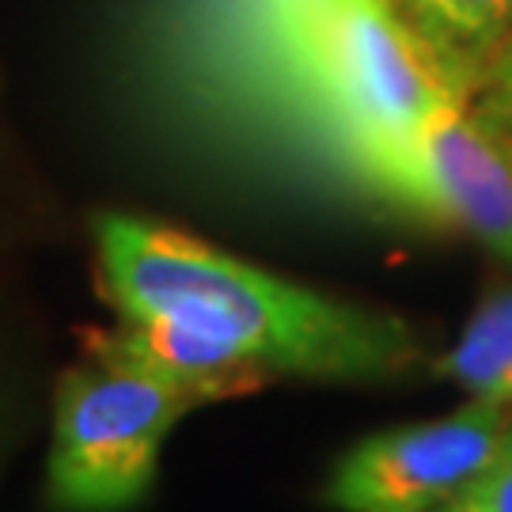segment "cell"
Masks as SVG:
<instances>
[{
	"label": "cell",
	"instance_id": "3957f363",
	"mask_svg": "<svg viewBox=\"0 0 512 512\" xmlns=\"http://www.w3.org/2000/svg\"><path fill=\"white\" fill-rule=\"evenodd\" d=\"M202 399L145 368L88 353L57 387L50 501L61 512H122L148 494L175 421Z\"/></svg>",
	"mask_w": 512,
	"mask_h": 512
},
{
	"label": "cell",
	"instance_id": "277c9868",
	"mask_svg": "<svg viewBox=\"0 0 512 512\" xmlns=\"http://www.w3.org/2000/svg\"><path fill=\"white\" fill-rule=\"evenodd\" d=\"M342 152L387 198L471 232L512 262V145L463 99H444L418 126L353 141Z\"/></svg>",
	"mask_w": 512,
	"mask_h": 512
},
{
	"label": "cell",
	"instance_id": "52a82bcc",
	"mask_svg": "<svg viewBox=\"0 0 512 512\" xmlns=\"http://www.w3.org/2000/svg\"><path fill=\"white\" fill-rule=\"evenodd\" d=\"M444 88L467 103L478 73L512 31V0H384Z\"/></svg>",
	"mask_w": 512,
	"mask_h": 512
},
{
	"label": "cell",
	"instance_id": "7a4b0ae2",
	"mask_svg": "<svg viewBox=\"0 0 512 512\" xmlns=\"http://www.w3.org/2000/svg\"><path fill=\"white\" fill-rule=\"evenodd\" d=\"M255 12L342 148L403 133L456 99L384 0H255Z\"/></svg>",
	"mask_w": 512,
	"mask_h": 512
},
{
	"label": "cell",
	"instance_id": "8992f818",
	"mask_svg": "<svg viewBox=\"0 0 512 512\" xmlns=\"http://www.w3.org/2000/svg\"><path fill=\"white\" fill-rule=\"evenodd\" d=\"M88 353L145 368L167 384L194 391L202 403L247 395L270 380L266 368H258L228 342L164 315H137L114 330H95L88 338Z\"/></svg>",
	"mask_w": 512,
	"mask_h": 512
},
{
	"label": "cell",
	"instance_id": "ba28073f",
	"mask_svg": "<svg viewBox=\"0 0 512 512\" xmlns=\"http://www.w3.org/2000/svg\"><path fill=\"white\" fill-rule=\"evenodd\" d=\"M471 399H490L512 410V281H501L478 300L459 342L437 365Z\"/></svg>",
	"mask_w": 512,
	"mask_h": 512
},
{
	"label": "cell",
	"instance_id": "30bf717a",
	"mask_svg": "<svg viewBox=\"0 0 512 512\" xmlns=\"http://www.w3.org/2000/svg\"><path fill=\"white\" fill-rule=\"evenodd\" d=\"M440 512H512V418L494 459Z\"/></svg>",
	"mask_w": 512,
	"mask_h": 512
},
{
	"label": "cell",
	"instance_id": "6da1fadb",
	"mask_svg": "<svg viewBox=\"0 0 512 512\" xmlns=\"http://www.w3.org/2000/svg\"><path fill=\"white\" fill-rule=\"evenodd\" d=\"M103 289L122 319L164 315L251 357L315 380H387L418 357L399 315L266 274L202 239L133 217L95 224Z\"/></svg>",
	"mask_w": 512,
	"mask_h": 512
},
{
	"label": "cell",
	"instance_id": "5b68a950",
	"mask_svg": "<svg viewBox=\"0 0 512 512\" xmlns=\"http://www.w3.org/2000/svg\"><path fill=\"white\" fill-rule=\"evenodd\" d=\"M509 418V406L471 399L437 421L365 437L338 459L327 505L342 512H440L494 459Z\"/></svg>",
	"mask_w": 512,
	"mask_h": 512
},
{
	"label": "cell",
	"instance_id": "9c48e42d",
	"mask_svg": "<svg viewBox=\"0 0 512 512\" xmlns=\"http://www.w3.org/2000/svg\"><path fill=\"white\" fill-rule=\"evenodd\" d=\"M467 107L482 126H490L497 137L512 145V31L497 46L486 69L478 73L475 88L467 95Z\"/></svg>",
	"mask_w": 512,
	"mask_h": 512
}]
</instances>
